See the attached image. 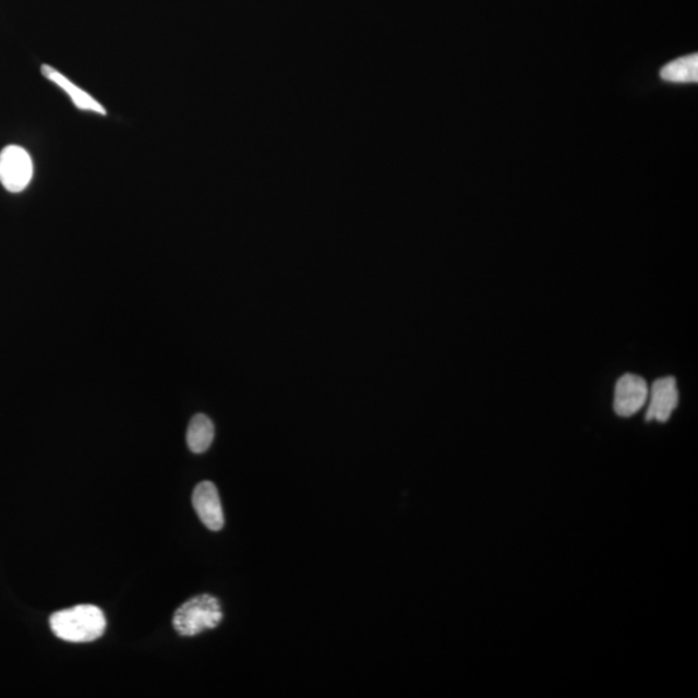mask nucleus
Instances as JSON below:
<instances>
[{
  "label": "nucleus",
  "instance_id": "9",
  "mask_svg": "<svg viewBox=\"0 0 698 698\" xmlns=\"http://www.w3.org/2000/svg\"><path fill=\"white\" fill-rule=\"evenodd\" d=\"M661 79L672 83L698 82V56L697 53L684 56L669 62L661 69Z\"/></svg>",
  "mask_w": 698,
  "mask_h": 698
},
{
  "label": "nucleus",
  "instance_id": "5",
  "mask_svg": "<svg viewBox=\"0 0 698 698\" xmlns=\"http://www.w3.org/2000/svg\"><path fill=\"white\" fill-rule=\"evenodd\" d=\"M646 419L649 422H667L679 404V390L673 376H665L652 384L648 395Z\"/></svg>",
  "mask_w": 698,
  "mask_h": 698
},
{
  "label": "nucleus",
  "instance_id": "2",
  "mask_svg": "<svg viewBox=\"0 0 698 698\" xmlns=\"http://www.w3.org/2000/svg\"><path fill=\"white\" fill-rule=\"evenodd\" d=\"M222 619L219 600L212 595H198L180 606L173 614V627L183 637H194L218 627Z\"/></svg>",
  "mask_w": 698,
  "mask_h": 698
},
{
  "label": "nucleus",
  "instance_id": "4",
  "mask_svg": "<svg viewBox=\"0 0 698 698\" xmlns=\"http://www.w3.org/2000/svg\"><path fill=\"white\" fill-rule=\"evenodd\" d=\"M648 395V384L641 376L625 374L614 389V411L623 418L635 416L647 404Z\"/></svg>",
  "mask_w": 698,
  "mask_h": 698
},
{
  "label": "nucleus",
  "instance_id": "6",
  "mask_svg": "<svg viewBox=\"0 0 698 698\" xmlns=\"http://www.w3.org/2000/svg\"><path fill=\"white\" fill-rule=\"evenodd\" d=\"M193 507L204 526L214 532L225 527V513H222L218 489L212 481H202L193 492Z\"/></svg>",
  "mask_w": 698,
  "mask_h": 698
},
{
  "label": "nucleus",
  "instance_id": "3",
  "mask_svg": "<svg viewBox=\"0 0 698 698\" xmlns=\"http://www.w3.org/2000/svg\"><path fill=\"white\" fill-rule=\"evenodd\" d=\"M33 160L24 148L9 145L0 152V183L11 193L26 190L33 179Z\"/></svg>",
  "mask_w": 698,
  "mask_h": 698
},
{
  "label": "nucleus",
  "instance_id": "1",
  "mask_svg": "<svg viewBox=\"0 0 698 698\" xmlns=\"http://www.w3.org/2000/svg\"><path fill=\"white\" fill-rule=\"evenodd\" d=\"M50 626L56 637L69 643H89L103 637L107 619L97 606L83 604L53 613Z\"/></svg>",
  "mask_w": 698,
  "mask_h": 698
},
{
  "label": "nucleus",
  "instance_id": "8",
  "mask_svg": "<svg viewBox=\"0 0 698 698\" xmlns=\"http://www.w3.org/2000/svg\"><path fill=\"white\" fill-rule=\"evenodd\" d=\"M215 437V428L212 419L205 414L192 418L186 431V444L195 454L205 453L212 446Z\"/></svg>",
  "mask_w": 698,
  "mask_h": 698
},
{
  "label": "nucleus",
  "instance_id": "7",
  "mask_svg": "<svg viewBox=\"0 0 698 698\" xmlns=\"http://www.w3.org/2000/svg\"><path fill=\"white\" fill-rule=\"evenodd\" d=\"M41 74H44L48 81L52 82L53 85L64 91L76 108L86 111H94L96 115L107 116V110H105L99 101L95 100L93 96L86 93V91L75 86L74 83L70 81L68 76L60 73L58 69L50 65H44L41 67Z\"/></svg>",
  "mask_w": 698,
  "mask_h": 698
}]
</instances>
